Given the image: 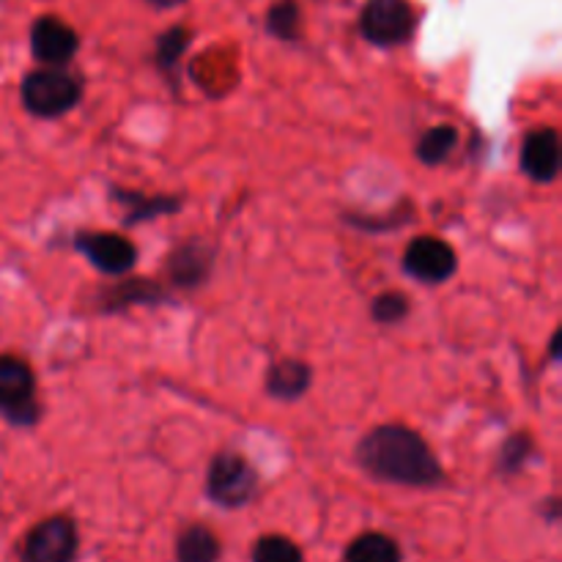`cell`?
Listing matches in <instances>:
<instances>
[{
  "instance_id": "5b68a950",
  "label": "cell",
  "mask_w": 562,
  "mask_h": 562,
  "mask_svg": "<svg viewBox=\"0 0 562 562\" xmlns=\"http://www.w3.org/2000/svg\"><path fill=\"white\" fill-rule=\"evenodd\" d=\"M33 373L20 357L0 355V412L16 426H27L38 417L36 398H33Z\"/></svg>"
},
{
  "instance_id": "ffe728a7",
  "label": "cell",
  "mask_w": 562,
  "mask_h": 562,
  "mask_svg": "<svg viewBox=\"0 0 562 562\" xmlns=\"http://www.w3.org/2000/svg\"><path fill=\"white\" fill-rule=\"evenodd\" d=\"M154 5H159V9H173V5L184 3V0H151Z\"/></svg>"
},
{
  "instance_id": "277c9868",
  "label": "cell",
  "mask_w": 562,
  "mask_h": 562,
  "mask_svg": "<svg viewBox=\"0 0 562 562\" xmlns=\"http://www.w3.org/2000/svg\"><path fill=\"white\" fill-rule=\"evenodd\" d=\"M360 31L371 44L395 47L415 31V11L406 0H368L360 16Z\"/></svg>"
},
{
  "instance_id": "8992f818",
  "label": "cell",
  "mask_w": 562,
  "mask_h": 562,
  "mask_svg": "<svg viewBox=\"0 0 562 562\" xmlns=\"http://www.w3.org/2000/svg\"><path fill=\"white\" fill-rule=\"evenodd\" d=\"M77 554V530L69 519L55 516L31 530L25 541V562H71Z\"/></svg>"
},
{
  "instance_id": "e0dca14e",
  "label": "cell",
  "mask_w": 562,
  "mask_h": 562,
  "mask_svg": "<svg viewBox=\"0 0 562 562\" xmlns=\"http://www.w3.org/2000/svg\"><path fill=\"white\" fill-rule=\"evenodd\" d=\"M296 27H300V9H296L291 0H283V3L274 5L269 11V31L280 38H294Z\"/></svg>"
},
{
  "instance_id": "5bb4252c",
  "label": "cell",
  "mask_w": 562,
  "mask_h": 562,
  "mask_svg": "<svg viewBox=\"0 0 562 562\" xmlns=\"http://www.w3.org/2000/svg\"><path fill=\"white\" fill-rule=\"evenodd\" d=\"M456 130L453 126H437V130H431V132H426V135H423V140H420V146H417V154H420V159L426 165H437V162H442L445 157H448L450 151H453V146H456Z\"/></svg>"
},
{
  "instance_id": "4fadbf2b",
  "label": "cell",
  "mask_w": 562,
  "mask_h": 562,
  "mask_svg": "<svg viewBox=\"0 0 562 562\" xmlns=\"http://www.w3.org/2000/svg\"><path fill=\"white\" fill-rule=\"evenodd\" d=\"M346 562H401V549L382 532H366L351 543Z\"/></svg>"
},
{
  "instance_id": "3957f363",
  "label": "cell",
  "mask_w": 562,
  "mask_h": 562,
  "mask_svg": "<svg viewBox=\"0 0 562 562\" xmlns=\"http://www.w3.org/2000/svg\"><path fill=\"white\" fill-rule=\"evenodd\" d=\"M258 475L241 456L223 453L212 461L206 477V492L223 508H241L256 497Z\"/></svg>"
},
{
  "instance_id": "2e32d148",
  "label": "cell",
  "mask_w": 562,
  "mask_h": 562,
  "mask_svg": "<svg viewBox=\"0 0 562 562\" xmlns=\"http://www.w3.org/2000/svg\"><path fill=\"white\" fill-rule=\"evenodd\" d=\"M252 562H302V552L289 538L267 536L252 547Z\"/></svg>"
},
{
  "instance_id": "9c48e42d",
  "label": "cell",
  "mask_w": 562,
  "mask_h": 562,
  "mask_svg": "<svg viewBox=\"0 0 562 562\" xmlns=\"http://www.w3.org/2000/svg\"><path fill=\"white\" fill-rule=\"evenodd\" d=\"M33 55L44 64H66L77 53V33L55 16H44L31 31Z\"/></svg>"
},
{
  "instance_id": "9a60e30c",
  "label": "cell",
  "mask_w": 562,
  "mask_h": 562,
  "mask_svg": "<svg viewBox=\"0 0 562 562\" xmlns=\"http://www.w3.org/2000/svg\"><path fill=\"white\" fill-rule=\"evenodd\" d=\"M209 256L201 252L198 247H184L181 252H176L173 261H170V272L179 283H198V280L206 274Z\"/></svg>"
},
{
  "instance_id": "6da1fadb",
  "label": "cell",
  "mask_w": 562,
  "mask_h": 562,
  "mask_svg": "<svg viewBox=\"0 0 562 562\" xmlns=\"http://www.w3.org/2000/svg\"><path fill=\"white\" fill-rule=\"evenodd\" d=\"M360 464L379 481L401 486H437L442 467L420 434L404 426H382L368 434L357 448Z\"/></svg>"
},
{
  "instance_id": "52a82bcc",
  "label": "cell",
  "mask_w": 562,
  "mask_h": 562,
  "mask_svg": "<svg viewBox=\"0 0 562 562\" xmlns=\"http://www.w3.org/2000/svg\"><path fill=\"white\" fill-rule=\"evenodd\" d=\"M404 267L423 283H442L456 272V252L448 241L420 236L406 247Z\"/></svg>"
},
{
  "instance_id": "8fae6325",
  "label": "cell",
  "mask_w": 562,
  "mask_h": 562,
  "mask_svg": "<svg viewBox=\"0 0 562 562\" xmlns=\"http://www.w3.org/2000/svg\"><path fill=\"white\" fill-rule=\"evenodd\" d=\"M311 384V371H307L305 362L300 360H280L274 362L272 371H269L267 387L274 398H300L302 393Z\"/></svg>"
},
{
  "instance_id": "ba28073f",
  "label": "cell",
  "mask_w": 562,
  "mask_h": 562,
  "mask_svg": "<svg viewBox=\"0 0 562 562\" xmlns=\"http://www.w3.org/2000/svg\"><path fill=\"white\" fill-rule=\"evenodd\" d=\"M77 247L93 267L108 274H124L135 267V245L119 234H86L77 239Z\"/></svg>"
},
{
  "instance_id": "30bf717a",
  "label": "cell",
  "mask_w": 562,
  "mask_h": 562,
  "mask_svg": "<svg viewBox=\"0 0 562 562\" xmlns=\"http://www.w3.org/2000/svg\"><path fill=\"white\" fill-rule=\"evenodd\" d=\"M521 165L536 181H552L560 170V135L554 130H536L521 148Z\"/></svg>"
},
{
  "instance_id": "7a4b0ae2",
  "label": "cell",
  "mask_w": 562,
  "mask_h": 562,
  "mask_svg": "<svg viewBox=\"0 0 562 562\" xmlns=\"http://www.w3.org/2000/svg\"><path fill=\"white\" fill-rule=\"evenodd\" d=\"M80 82L58 69L31 71L22 82V102L33 115H42V119L69 113L80 102Z\"/></svg>"
},
{
  "instance_id": "ac0fdd59",
  "label": "cell",
  "mask_w": 562,
  "mask_h": 562,
  "mask_svg": "<svg viewBox=\"0 0 562 562\" xmlns=\"http://www.w3.org/2000/svg\"><path fill=\"white\" fill-rule=\"evenodd\" d=\"M409 313V302L404 294H382L373 302V318L382 324H398Z\"/></svg>"
},
{
  "instance_id": "7c38bea8",
  "label": "cell",
  "mask_w": 562,
  "mask_h": 562,
  "mask_svg": "<svg viewBox=\"0 0 562 562\" xmlns=\"http://www.w3.org/2000/svg\"><path fill=\"white\" fill-rule=\"evenodd\" d=\"M176 558H179V562H217V536L206 527H190V530L181 532L179 543H176Z\"/></svg>"
},
{
  "instance_id": "d6986e66",
  "label": "cell",
  "mask_w": 562,
  "mask_h": 562,
  "mask_svg": "<svg viewBox=\"0 0 562 562\" xmlns=\"http://www.w3.org/2000/svg\"><path fill=\"white\" fill-rule=\"evenodd\" d=\"M184 47H187L184 27H173V31H168L162 38H159V64L173 66L176 58L184 53Z\"/></svg>"
}]
</instances>
